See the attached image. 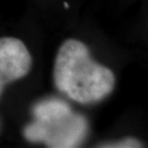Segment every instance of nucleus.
<instances>
[{"label": "nucleus", "mask_w": 148, "mask_h": 148, "mask_svg": "<svg viewBox=\"0 0 148 148\" xmlns=\"http://www.w3.org/2000/svg\"><path fill=\"white\" fill-rule=\"evenodd\" d=\"M32 68V56L20 38L0 37V74L7 84L24 78Z\"/></svg>", "instance_id": "3"}, {"label": "nucleus", "mask_w": 148, "mask_h": 148, "mask_svg": "<svg viewBox=\"0 0 148 148\" xmlns=\"http://www.w3.org/2000/svg\"><path fill=\"white\" fill-rule=\"evenodd\" d=\"M32 114L36 121L53 122L73 113L71 106L59 98H47L37 101L32 106Z\"/></svg>", "instance_id": "4"}, {"label": "nucleus", "mask_w": 148, "mask_h": 148, "mask_svg": "<svg viewBox=\"0 0 148 148\" xmlns=\"http://www.w3.org/2000/svg\"><path fill=\"white\" fill-rule=\"evenodd\" d=\"M5 85H7V82H5V79H3L2 75L0 74V98H1V95H2V92H3V90H5Z\"/></svg>", "instance_id": "6"}, {"label": "nucleus", "mask_w": 148, "mask_h": 148, "mask_svg": "<svg viewBox=\"0 0 148 148\" xmlns=\"http://www.w3.org/2000/svg\"><path fill=\"white\" fill-rule=\"evenodd\" d=\"M144 144L135 137H125L119 140H112L97 145V147L101 148H142Z\"/></svg>", "instance_id": "5"}, {"label": "nucleus", "mask_w": 148, "mask_h": 148, "mask_svg": "<svg viewBox=\"0 0 148 148\" xmlns=\"http://www.w3.org/2000/svg\"><path fill=\"white\" fill-rule=\"evenodd\" d=\"M89 124L84 115L70 113L53 122L35 121L23 128V136L31 143H44L52 148L78 147L85 140Z\"/></svg>", "instance_id": "2"}, {"label": "nucleus", "mask_w": 148, "mask_h": 148, "mask_svg": "<svg viewBox=\"0 0 148 148\" xmlns=\"http://www.w3.org/2000/svg\"><path fill=\"white\" fill-rule=\"evenodd\" d=\"M64 7H66V8H68V5H67V2H65V3H64Z\"/></svg>", "instance_id": "7"}, {"label": "nucleus", "mask_w": 148, "mask_h": 148, "mask_svg": "<svg viewBox=\"0 0 148 148\" xmlns=\"http://www.w3.org/2000/svg\"><path fill=\"white\" fill-rule=\"evenodd\" d=\"M54 84L57 89L81 104L103 100L115 87V75L92 58L89 47L76 38L60 45L54 62Z\"/></svg>", "instance_id": "1"}]
</instances>
